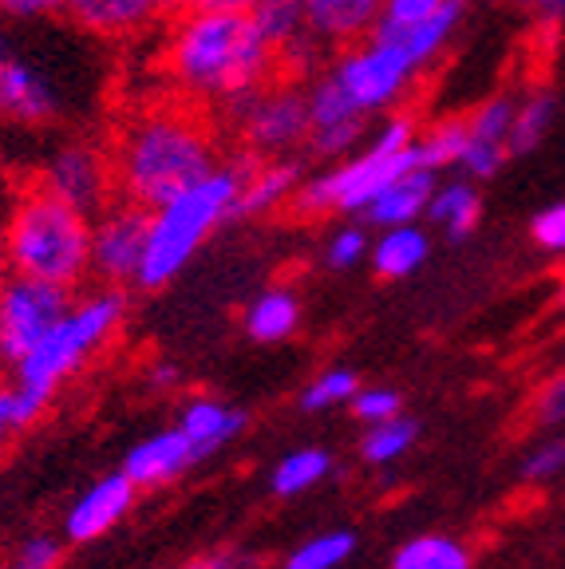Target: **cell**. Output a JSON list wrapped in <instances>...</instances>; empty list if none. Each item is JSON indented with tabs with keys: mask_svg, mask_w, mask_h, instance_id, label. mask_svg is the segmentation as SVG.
<instances>
[{
	"mask_svg": "<svg viewBox=\"0 0 565 569\" xmlns=\"http://www.w3.org/2000/svg\"><path fill=\"white\" fill-rule=\"evenodd\" d=\"M107 154L116 170V198L147 210L221 167L218 131L202 107L182 96L127 111L107 142Z\"/></svg>",
	"mask_w": 565,
	"mask_h": 569,
	"instance_id": "cell-1",
	"label": "cell"
},
{
	"mask_svg": "<svg viewBox=\"0 0 565 569\" xmlns=\"http://www.w3.org/2000/svg\"><path fill=\"white\" fill-rule=\"evenodd\" d=\"M162 76L198 107H226L277 80V52L249 12L182 9L162 44Z\"/></svg>",
	"mask_w": 565,
	"mask_h": 569,
	"instance_id": "cell-2",
	"label": "cell"
},
{
	"mask_svg": "<svg viewBox=\"0 0 565 569\" xmlns=\"http://www.w3.org/2000/svg\"><path fill=\"white\" fill-rule=\"evenodd\" d=\"M4 269L36 281L80 289L91 277V213L40 182H24L4 210Z\"/></svg>",
	"mask_w": 565,
	"mask_h": 569,
	"instance_id": "cell-3",
	"label": "cell"
},
{
	"mask_svg": "<svg viewBox=\"0 0 565 569\" xmlns=\"http://www.w3.org/2000/svg\"><path fill=\"white\" fill-rule=\"evenodd\" d=\"M241 182V159L221 162L206 178H198L195 187L178 190L162 206L150 210V233H147V253H142L139 281L142 289H159L167 284L186 261L195 258V249L218 230L234 210Z\"/></svg>",
	"mask_w": 565,
	"mask_h": 569,
	"instance_id": "cell-4",
	"label": "cell"
},
{
	"mask_svg": "<svg viewBox=\"0 0 565 569\" xmlns=\"http://www.w3.org/2000/svg\"><path fill=\"white\" fill-rule=\"evenodd\" d=\"M416 134V119L407 111H388L376 139H368L348 159L333 162L325 174L305 178L289 202L300 213H364L391 178L419 167Z\"/></svg>",
	"mask_w": 565,
	"mask_h": 569,
	"instance_id": "cell-5",
	"label": "cell"
},
{
	"mask_svg": "<svg viewBox=\"0 0 565 569\" xmlns=\"http://www.w3.org/2000/svg\"><path fill=\"white\" fill-rule=\"evenodd\" d=\"M123 317L127 297L123 289H111V284L88 293L83 301H71L68 312L36 340L32 352L12 365V380L48 403L71 372H80L91 356L116 337Z\"/></svg>",
	"mask_w": 565,
	"mask_h": 569,
	"instance_id": "cell-6",
	"label": "cell"
},
{
	"mask_svg": "<svg viewBox=\"0 0 565 569\" xmlns=\"http://www.w3.org/2000/svg\"><path fill=\"white\" fill-rule=\"evenodd\" d=\"M68 116V91L56 80L52 63H44L17 24L0 20V127H56Z\"/></svg>",
	"mask_w": 565,
	"mask_h": 569,
	"instance_id": "cell-7",
	"label": "cell"
},
{
	"mask_svg": "<svg viewBox=\"0 0 565 569\" xmlns=\"http://www.w3.org/2000/svg\"><path fill=\"white\" fill-rule=\"evenodd\" d=\"M241 154L254 159H277L297 147H305L309 134V107H305V88L289 80H274L266 88L249 91L221 107Z\"/></svg>",
	"mask_w": 565,
	"mask_h": 569,
	"instance_id": "cell-8",
	"label": "cell"
},
{
	"mask_svg": "<svg viewBox=\"0 0 565 569\" xmlns=\"http://www.w3.org/2000/svg\"><path fill=\"white\" fill-rule=\"evenodd\" d=\"M340 88L356 99L360 111L368 116H388L396 111V103L407 96L412 80L419 76V63L396 44V40H384V36H364L356 44L340 48L336 60L328 63Z\"/></svg>",
	"mask_w": 565,
	"mask_h": 569,
	"instance_id": "cell-9",
	"label": "cell"
},
{
	"mask_svg": "<svg viewBox=\"0 0 565 569\" xmlns=\"http://www.w3.org/2000/svg\"><path fill=\"white\" fill-rule=\"evenodd\" d=\"M71 293L36 277H0V365H17L36 348V340L68 312Z\"/></svg>",
	"mask_w": 565,
	"mask_h": 569,
	"instance_id": "cell-10",
	"label": "cell"
},
{
	"mask_svg": "<svg viewBox=\"0 0 565 569\" xmlns=\"http://www.w3.org/2000/svg\"><path fill=\"white\" fill-rule=\"evenodd\" d=\"M36 182L88 213L103 210L116 198V170H111L107 142H91V139L56 142L52 151L44 154V162L36 167Z\"/></svg>",
	"mask_w": 565,
	"mask_h": 569,
	"instance_id": "cell-11",
	"label": "cell"
},
{
	"mask_svg": "<svg viewBox=\"0 0 565 569\" xmlns=\"http://www.w3.org/2000/svg\"><path fill=\"white\" fill-rule=\"evenodd\" d=\"M147 233L150 210L127 202V198H111L103 210L91 213V277L111 289L139 281Z\"/></svg>",
	"mask_w": 565,
	"mask_h": 569,
	"instance_id": "cell-12",
	"label": "cell"
},
{
	"mask_svg": "<svg viewBox=\"0 0 565 569\" xmlns=\"http://www.w3.org/2000/svg\"><path fill=\"white\" fill-rule=\"evenodd\" d=\"M305 107H309V134H305V151L320 162H340L364 147L371 116L356 107V99L340 88L333 71L320 68L305 83Z\"/></svg>",
	"mask_w": 565,
	"mask_h": 569,
	"instance_id": "cell-13",
	"label": "cell"
},
{
	"mask_svg": "<svg viewBox=\"0 0 565 569\" xmlns=\"http://www.w3.org/2000/svg\"><path fill=\"white\" fill-rule=\"evenodd\" d=\"M186 9V0H68L63 17L96 40H131Z\"/></svg>",
	"mask_w": 565,
	"mask_h": 569,
	"instance_id": "cell-14",
	"label": "cell"
},
{
	"mask_svg": "<svg viewBox=\"0 0 565 569\" xmlns=\"http://www.w3.org/2000/svg\"><path fill=\"white\" fill-rule=\"evenodd\" d=\"M300 182H305V162L293 159V154H277V159L241 154V182L230 218H254V213L277 210L297 194Z\"/></svg>",
	"mask_w": 565,
	"mask_h": 569,
	"instance_id": "cell-15",
	"label": "cell"
},
{
	"mask_svg": "<svg viewBox=\"0 0 565 569\" xmlns=\"http://www.w3.org/2000/svg\"><path fill=\"white\" fill-rule=\"evenodd\" d=\"M467 119V151L459 159V170H467L470 178H490L498 174V167L506 162L511 147V119H514V96H490L470 111Z\"/></svg>",
	"mask_w": 565,
	"mask_h": 569,
	"instance_id": "cell-16",
	"label": "cell"
},
{
	"mask_svg": "<svg viewBox=\"0 0 565 569\" xmlns=\"http://www.w3.org/2000/svg\"><path fill=\"white\" fill-rule=\"evenodd\" d=\"M135 490L139 487H135L123 471L107 475V479H99L91 490H83V495L76 498V507L68 510V522H63L68 542H96L111 526L123 522V515L135 507Z\"/></svg>",
	"mask_w": 565,
	"mask_h": 569,
	"instance_id": "cell-17",
	"label": "cell"
},
{
	"mask_svg": "<svg viewBox=\"0 0 565 569\" xmlns=\"http://www.w3.org/2000/svg\"><path fill=\"white\" fill-rule=\"evenodd\" d=\"M195 459V443L186 439L182 427H175V431H159V436L135 443L123 459V475L135 487H162V482L178 479Z\"/></svg>",
	"mask_w": 565,
	"mask_h": 569,
	"instance_id": "cell-18",
	"label": "cell"
},
{
	"mask_svg": "<svg viewBox=\"0 0 565 569\" xmlns=\"http://www.w3.org/2000/svg\"><path fill=\"white\" fill-rule=\"evenodd\" d=\"M380 4L384 0H305V17H309V32L320 44L340 52L371 32Z\"/></svg>",
	"mask_w": 565,
	"mask_h": 569,
	"instance_id": "cell-19",
	"label": "cell"
},
{
	"mask_svg": "<svg viewBox=\"0 0 565 569\" xmlns=\"http://www.w3.org/2000/svg\"><path fill=\"white\" fill-rule=\"evenodd\" d=\"M435 194V170L427 167H412L399 178H391L380 194L371 198V206L364 210L371 226H412L427 213V202Z\"/></svg>",
	"mask_w": 565,
	"mask_h": 569,
	"instance_id": "cell-20",
	"label": "cell"
},
{
	"mask_svg": "<svg viewBox=\"0 0 565 569\" xmlns=\"http://www.w3.org/2000/svg\"><path fill=\"white\" fill-rule=\"evenodd\" d=\"M241 423H246V416L241 411H230V408H221V403L214 400H195L190 408L182 411V431L186 439L195 443V455L202 459V455L218 451L226 439H234L241 431Z\"/></svg>",
	"mask_w": 565,
	"mask_h": 569,
	"instance_id": "cell-21",
	"label": "cell"
},
{
	"mask_svg": "<svg viewBox=\"0 0 565 569\" xmlns=\"http://www.w3.org/2000/svg\"><path fill=\"white\" fill-rule=\"evenodd\" d=\"M557 116V99L549 88H534L531 96L514 99V119H511V154H531L534 147H542V139L549 134Z\"/></svg>",
	"mask_w": 565,
	"mask_h": 569,
	"instance_id": "cell-22",
	"label": "cell"
},
{
	"mask_svg": "<svg viewBox=\"0 0 565 569\" xmlns=\"http://www.w3.org/2000/svg\"><path fill=\"white\" fill-rule=\"evenodd\" d=\"M427 261V233L412 226H388V233H380V241L371 246V266L384 277H407L416 273Z\"/></svg>",
	"mask_w": 565,
	"mask_h": 569,
	"instance_id": "cell-23",
	"label": "cell"
},
{
	"mask_svg": "<svg viewBox=\"0 0 565 569\" xmlns=\"http://www.w3.org/2000/svg\"><path fill=\"white\" fill-rule=\"evenodd\" d=\"M427 218H432L435 226H443L450 238H467L478 226V218H483L478 190L470 187V182H447V187L435 182V194H432V202H427Z\"/></svg>",
	"mask_w": 565,
	"mask_h": 569,
	"instance_id": "cell-24",
	"label": "cell"
},
{
	"mask_svg": "<svg viewBox=\"0 0 565 569\" xmlns=\"http://www.w3.org/2000/svg\"><path fill=\"white\" fill-rule=\"evenodd\" d=\"M254 24L261 28L274 52L289 48L293 40L300 36H309V17H305V0H254V9H249Z\"/></svg>",
	"mask_w": 565,
	"mask_h": 569,
	"instance_id": "cell-25",
	"label": "cell"
},
{
	"mask_svg": "<svg viewBox=\"0 0 565 569\" xmlns=\"http://www.w3.org/2000/svg\"><path fill=\"white\" fill-rule=\"evenodd\" d=\"M300 309H297V297L289 289H269L261 293L246 312V329L254 340H285L293 329H297Z\"/></svg>",
	"mask_w": 565,
	"mask_h": 569,
	"instance_id": "cell-26",
	"label": "cell"
},
{
	"mask_svg": "<svg viewBox=\"0 0 565 569\" xmlns=\"http://www.w3.org/2000/svg\"><path fill=\"white\" fill-rule=\"evenodd\" d=\"M416 151H419V167L427 170H443V167H459L463 151H467V119H439L432 131L416 134Z\"/></svg>",
	"mask_w": 565,
	"mask_h": 569,
	"instance_id": "cell-27",
	"label": "cell"
},
{
	"mask_svg": "<svg viewBox=\"0 0 565 569\" xmlns=\"http://www.w3.org/2000/svg\"><path fill=\"white\" fill-rule=\"evenodd\" d=\"M391 569H470V558L450 538H416V542L399 546Z\"/></svg>",
	"mask_w": 565,
	"mask_h": 569,
	"instance_id": "cell-28",
	"label": "cell"
},
{
	"mask_svg": "<svg viewBox=\"0 0 565 569\" xmlns=\"http://www.w3.org/2000/svg\"><path fill=\"white\" fill-rule=\"evenodd\" d=\"M48 403L40 400V396H32L28 388H20L17 380L0 383V447L9 443L17 431H24V427H32L36 419L44 416Z\"/></svg>",
	"mask_w": 565,
	"mask_h": 569,
	"instance_id": "cell-29",
	"label": "cell"
},
{
	"mask_svg": "<svg viewBox=\"0 0 565 569\" xmlns=\"http://www.w3.org/2000/svg\"><path fill=\"white\" fill-rule=\"evenodd\" d=\"M353 550H356V538L348 530L320 533V538H309L305 546H297L289 553V561H285V569H336Z\"/></svg>",
	"mask_w": 565,
	"mask_h": 569,
	"instance_id": "cell-30",
	"label": "cell"
},
{
	"mask_svg": "<svg viewBox=\"0 0 565 569\" xmlns=\"http://www.w3.org/2000/svg\"><path fill=\"white\" fill-rule=\"evenodd\" d=\"M328 475V455L317 447H305V451H293L289 459L277 467L274 475V490L277 495H300L309 490L313 482H320Z\"/></svg>",
	"mask_w": 565,
	"mask_h": 569,
	"instance_id": "cell-31",
	"label": "cell"
},
{
	"mask_svg": "<svg viewBox=\"0 0 565 569\" xmlns=\"http://www.w3.org/2000/svg\"><path fill=\"white\" fill-rule=\"evenodd\" d=\"M419 427L412 423V419H380V423H371L368 439H364V459L368 462H391L399 459V455L412 447V439H416Z\"/></svg>",
	"mask_w": 565,
	"mask_h": 569,
	"instance_id": "cell-32",
	"label": "cell"
},
{
	"mask_svg": "<svg viewBox=\"0 0 565 569\" xmlns=\"http://www.w3.org/2000/svg\"><path fill=\"white\" fill-rule=\"evenodd\" d=\"M447 0H384L380 4V17L371 24L376 36H399V32H412L416 24L432 20L435 12L443 9Z\"/></svg>",
	"mask_w": 565,
	"mask_h": 569,
	"instance_id": "cell-33",
	"label": "cell"
},
{
	"mask_svg": "<svg viewBox=\"0 0 565 569\" xmlns=\"http://www.w3.org/2000/svg\"><path fill=\"white\" fill-rule=\"evenodd\" d=\"M356 376L345 372V368H336V372H325L320 380H313L309 388H305V396H300V408L305 411H325L333 408V403H345L356 396Z\"/></svg>",
	"mask_w": 565,
	"mask_h": 569,
	"instance_id": "cell-34",
	"label": "cell"
},
{
	"mask_svg": "<svg viewBox=\"0 0 565 569\" xmlns=\"http://www.w3.org/2000/svg\"><path fill=\"white\" fill-rule=\"evenodd\" d=\"M68 12V0H0V20L9 24H44Z\"/></svg>",
	"mask_w": 565,
	"mask_h": 569,
	"instance_id": "cell-35",
	"label": "cell"
},
{
	"mask_svg": "<svg viewBox=\"0 0 565 569\" xmlns=\"http://www.w3.org/2000/svg\"><path fill=\"white\" fill-rule=\"evenodd\" d=\"M60 561H63V546L56 538H48V533H40V538L20 542L12 569H60Z\"/></svg>",
	"mask_w": 565,
	"mask_h": 569,
	"instance_id": "cell-36",
	"label": "cell"
},
{
	"mask_svg": "<svg viewBox=\"0 0 565 569\" xmlns=\"http://www.w3.org/2000/svg\"><path fill=\"white\" fill-rule=\"evenodd\" d=\"M368 253V238H364V230H336L333 238H328V249H325V261L333 269H348L356 266V261Z\"/></svg>",
	"mask_w": 565,
	"mask_h": 569,
	"instance_id": "cell-37",
	"label": "cell"
},
{
	"mask_svg": "<svg viewBox=\"0 0 565 569\" xmlns=\"http://www.w3.org/2000/svg\"><path fill=\"white\" fill-rule=\"evenodd\" d=\"M534 241L549 253H565V202H554L534 218Z\"/></svg>",
	"mask_w": 565,
	"mask_h": 569,
	"instance_id": "cell-38",
	"label": "cell"
},
{
	"mask_svg": "<svg viewBox=\"0 0 565 569\" xmlns=\"http://www.w3.org/2000/svg\"><path fill=\"white\" fill-rule=\"evenodd\" d=\"M353 408H356V416L368 419V423H380V419L399 416V396L384 388H368V391H356Z\"/></svg>",
	"mask_w": 565,
	"mask_h": 569,
	"instance_id": "cell-39",
	"label": "cell"
},
{
	"mask_svg": "<svg viewBox=\"0 0 565 569\" xmlns=\"http://www.w3.org/2000/svg\"><path fill=\"white\" fill-rule=\"evenodd\" d=\"M562 467H565V439H554V443H542L538 451L526 459L522 475H526L531 482H542V479H554Z\"/></svg>",
	"mask_w": 565,
	"mask_h": 569,
	"instance_id": "cell-40",
	"label": "cell"
},
{
	"mask_svg": "<svg viewBox=\"0 0 565 569\" xmlns=\"http://www.w3.org/2000/svg\"><path fill=\"white\" fill-rule=\"evenodd\" d=\"M538 416L546 419V423H557V419H565V372L557 376V380H549V388L542 391Z\"/></svg>",
	"mask_w": 565,
	"mask_h": 569,
	"instance_id": "cell-41",
	"label": "cell"
},
{
	"mask_svg": "<svg viewBox=\"0 0 565 569\" xmlns=\"http://www.w3.org/2000/svg\"><path fill=\"white\" fill-rule=\"evenodd\" d=\"M249 566H254V561L241 558V553H226V550H221V553H206V558H198L190 569H249Z\"/></svg>",
	"mask_w": 565,
	"mask_h": 569,
	"instance_id": "cell-42",
	"label": "cell"
},
{
	"mask_svg": "<svg viewBox=\"0 0 565 569\" xmlns=\"http://www.w3.org/2000/svg\"><path fill=\"white\" fill-rule=\"evenodd\" d=\"M526 9H534L542 20H562L565 17V0H522Z\"/></svg>",
	"mask_w": 565,
	"mask_h": 569,
	"instance_id": "cell-43",
	"label": "cell"
},
{
	"mask_svg": "<svg viewBox=\"0 0 565 569\" xmlns=\"http://www.w3.org/2000/svg\"><path fill=\"white\" fill-rule=\"evenodd\" d=\"M186 9H234V12H249L254 0H186Z\"/></svg>",
	"mask_w": 565,
	"mask_h": 569,
	"instance_id": "cell-44",
	"label": "cell"
},
{
	"mask_svg": "<svg viewBox=\"0 0 565 569\" xmlns=\"http://www.w3.org/2000/svg\"><path fill=\"white\" fill-rule=\"evenodd\" d=\"M178 380V372L170 365H159L155 372H150V383H175Z\"/></svg>",
	"mask_w": 565,
	"mask_h": 569,
	"instance_id": "cell-45",
	"label": "cell"
},
{
	"mask_svg": "<svg viewBox=\"0 0 565 569\" xmlns=\"http://www.w3.org/2000/svg\"><path fill=\"white\" fill-rule=\"evenodd\" d=\"M9 210V206H4ZM0 269H4V213H0Z\"/></svg>",
	"mask_w": 565,
	"mask_h": 569,
	"instance_id": "cell-46",
	"label": "cell"
},
{
	"mask_svg": "<svg viewBox=\"0 0 565 569\" xmlns=\"http://www.w3.org/2000/svg\"><path fill=\"white\" fill-rule=\"evenodd\" d=\"M562 305H565V284H562Z\"/></svg>",
	"mask_w": 565,
	"mask_h": 569,
	"instance_id": "cell-47",
	"label": "cell"
},
{
	"mask_svg": "<svg viewBox=\"0 0 565 569\" xmlns=\"http://www.w3.org/2000/svg\"><path fill=\"white\" fill-rule=\"evenodd\" d=\"M0 569H12V566H0Z\"/></svg>",
	"mask_w": 565,
	"mask_h": 569,
	"instance_id": "cell-48",
	"label": "cell"
}]
</instances>
